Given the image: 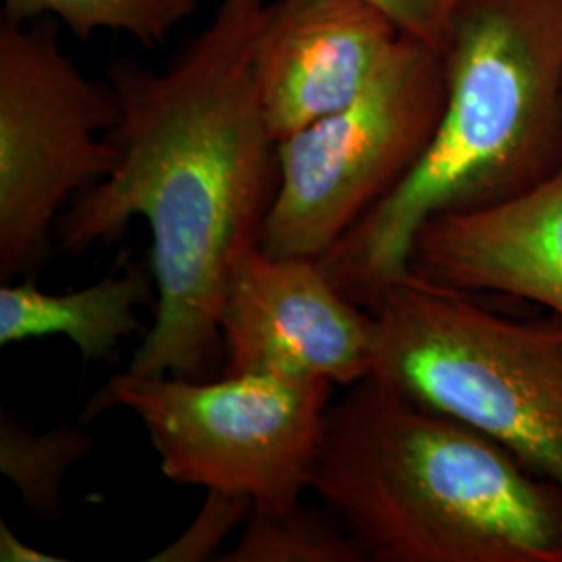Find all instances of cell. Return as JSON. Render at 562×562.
I'll use <instances>...</instances> for the list:
<instances>
[{"mask_svg":"<svg viewBox=\"0 0 562 562\" xmlns=\"http://www.w3.org/2000/svg\"><path fill=\"white\" fill-rule=\"evenodd\" d=\"M269 0H220L165 71L115 60V169L60 213V250L150 227L155 322L130 362L138 375L201 380L222 346L232 262L261 240L280 186L278 140L255 81V42Z\"/></svg>","mask_w":562,"mask_h":562,"instance_id":"6da1fadb","label":"cell"},{"mask_svg":"<svg viewBox=\"0 0 562 562\" xmlns=\"http://www.w3.org/2000/svg\"><path fill=\"white\" fill-rule=\"evenodd\" d=\"M311 490L367 561L562 562V490L369 375L331 402Z\"/></svg>","mask_w":562,"mask_h":562,"instance_id":"7a4b0ae2","label":"cell"},{"mask_svg":"<svg viewBox=\"0 0 562 562\" xmlns=\"http://www.w3.org/2000/svg\"><path fill=\"white\" fill-rule=\"evenodd\" d=\"M442 57L422 159L319 259L362 308L408 276L429 220L519 196L562 165V0H464Z\"/></svg>","mask_w":562,"mask_h":562,"instance_id":"3957f363","label":"cell"},{"mask_svg":"<svg viewBox=\"0 0 562 562\" xmlns=\"http://www.w3.org/2000/svg\"><path fill=\"white\" fill-rule=\"evenodd\" d=\"M371 313V375L503 443L562 490V315H501L411 271Z\"/></svg>","mask_w":562,"mask_h":562,"instance_id":"277c9868","label":"cell"},{"mask_svg":"<svg viewBox=\"0 0 562 562\" xmlns=\"http://www.w3.org/2000/svg\"><path fill=\"white\" fill-rule=\"evenodd\" d=\"M336 385L283 375H113L86 417L127 408L140 419L162 475L178 485L248 496L285 513L311 490Z\"/></svg>","mask_w":562,"mask_h":562,"instance_id":"5b68a950","label":"cell"},{"mask_svg":"<svg viewBox=\"0 0 562 562\" xmlns=\"http://www.w3.org/2000/svg\"><path fill=\"white\" fill-rule=\"evenodd\" d=\"M443 102L442 53L402 34L355 101L278 142L280 186L262 250L322 259L422 159Z\"/></svg>","mask_w":562,"mask_h":562,"instance_id":"8992f818","label":"cell"},{"mask_svg":"<svg viewBox=\"0 0 562 562\" xmlns=\"http://www.w3.org/2000/svg\"><path fill=\"white\" fill-rule=\"evenodd\" d=\"M111 83L86 78L60 48L57 21L0 20V280L50 252L59 211L117 162Z\"/></svg>","mask_w":562,"mask_h":562,"instance_id":"52a82bcc","label":"cell"},{"mask_svg":"<svg viewBox=\"0 0 562 562\" xmlns=\"http://www.w3.org/2000/svg\"><path fill=\"white\" fill-rule=\"evenodd\" d=\"M225 375H283L348 387L371 375L378 323L319 259L250 246L232 262L222 308Z\"/></svg>","mask_w":562,"mask_h":562,"instance_id":"ba28073f","label":"cell"},{"mask_svg":"<svg viewBox=\"0 0 562 562\" xmlns=\"http://www.w3.org/2000/svg\"><path fill=\"white\" fill-rule=\"evenodd\" d=\"M402 32L367 0H276L255 42V81L281 142L355 101Z\"/></svg>","mask_w":562,"mask_h":562,"instance_id":"9c48e42d","label":"cell"},{"mask_svg":"<svg viewBox=\"0 0 562 562\" xmlns=\"http://www.w3.org/2000/svg\"><path fill=\"white\" fill-rule=\"evenodd\" d=\"M408 271L562 315V165L519 196L429 220L415 238Z\"/></svg>","mask_w":562,"mask_h":562,"instance_id":"30bf717a","label":"cell"},{"mask_svg":"<svg viewBox=\"0 0 562 562\" xmlns=\"http://www.w3.org/2000/svg\"><path fill=\"white\" fill-rule=\"evenodd\" d=\"M157 296L153 269L127 265L101 281L67 294H48L34 280L0 288V346L63 336L83 361H113L117 346L140 331V304Z\"/></svg>","mask_w":562,"mask_h":562,"instance_id":"8fae6325","label":"cell"},{"mask_svg":"<svg viewBox=\"0 0 562 562\" xmlns=\"http://www.w3.org/2000/svg\"><path fill=\"white\" fill-rule=\"evenodd\" d=\"M92 443L90 434L69 423L34 434L4 408L0 413V471L42 519H59L63 480Z\"/></svg>","mask_w":562,"mask_h":562,"instance_id":"7c38bea8","label":"cell"},{"mask_svg":"<svg viewBox=\"0 0 562 562\" xmlns=\"http://www.w3.org/2000/svg\"><path fill=\"white\" fill-rule=\"evenodd\" d=\"M196 7L199 0H2V20L34 23L50 18L80 41L106 30L155 46L190 20Z\"/></svg>","mask_w":562,"mask_h":562,"instance_id":"4fadbf2b","label":"cell"},{"mask_svg":"<svg viewBox=\"0 0 562 562\" xmlns=\"http://www.w3.org/2000/svg\"><path fill=\"white\" fill-rule=\"evenodd\" d=\"M217 561L364 562L367 557L346 527L299 504L285 513L252 506L240 540Z\"/></svg>","mask_w":562,"mask_h":562,"instance_id":"5bb4252c","label":"cell"},{"mask_svg":"<svg viewBox=\"0 0 562 562\" xmlns=\"http://www.w3.org/2000/svg\"><path fill=\"white\" fill-rule=\"evenodd\" d=\"M255 503L234 492L206 490V498L199 515L171 543H167L153 562L217 561L222 546L232 531L248 519Z\"/></svg>","mask_w":562,"mask_h":562,"instance_id":"9a60e30c","label":"cell"},{"mask_svg":"<svg viewBox=\"0 0 562 562\" xmlns=\"http://www.w3.org/2000/svg\"><path fill=\"white\" fill-rule=\"evenodd\" d=\"M382 9L404 36L443 53L464 0H367Z\"/></svg>","mask_w":562,"mask_h":562,"instance_id":"2e32d148","label":"cell"},{"mask_svg":"<svg viewBox=\"0 0 562 562\" xmlns=\"http://www.w3.org/2000/svg\"><path fill=\"white\" fill-rule=\"evenodd\" d=\"M0 561L2 562H60V557L46 554L38 548L30 546L7 525L0 521Z\"/></svg>","mask_w":562,"mask_h":562,"instance_id":"e0dca14e","label":"cell"}]
</instances>
